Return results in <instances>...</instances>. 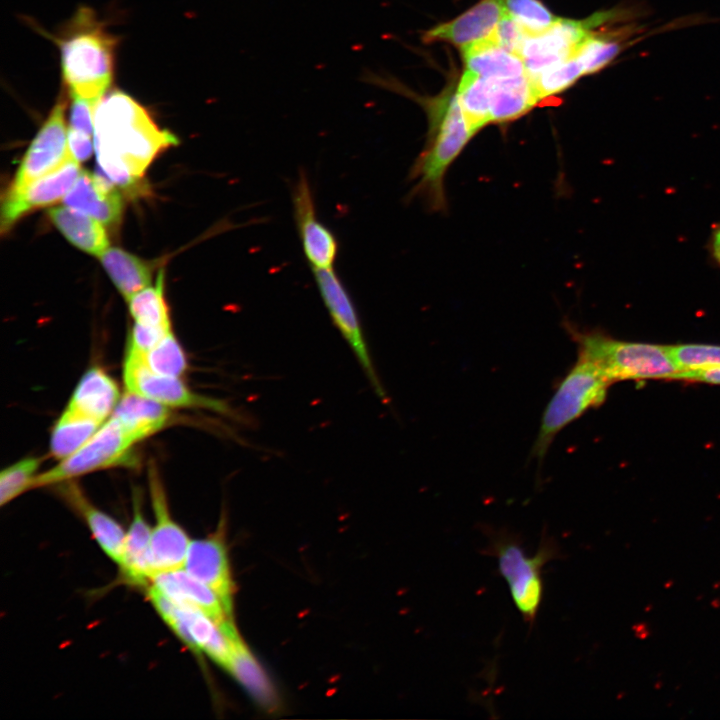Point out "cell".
<instances>
[{
	"label": "cell",
	"mask_w": 720,
	"mask_h": 720,
	"mask_svg": "<svg viewBox=\"0 0 720 720\" xmlns=\"http://www.w3.org/2000/svg\"><path fill=\"white\" fill-rule=\"evenodd\" d=\"M93 135L100 168L122 186L135 183L160 152L177 143L174 134L161 129L143 105L121 90L98 103Z\"/></svg>",
	"instance_id": "obj_1"
},
{
	"label": "cell",
	"mask_w": 720,
	"mask_h": 720,
	"mask_svg": "<svg viewBox=\"0 0 720 720\" xmlns=\"http://www.w3.org/2000/svg\"><path fill=\"white\" fill-rule=\"evenodd\" d=\"M52 40L59 49L65 90L72 100L97 107L113 82L119 38L93 9L80 7Z\"/></svg>",
	"instance_id": "obj_2"
},
{
	"label": "cell",
	"mask_w": 720,
	"mask_h": 720,
	"mask_svg": "<svg viewBox=\"0 0 720 720\" xmlns=\"http://www.w3.org/2000/svg\"><path fill=\"white\" fill-rule=\"evenodd\" d=\"M429 120L427 140L409 173L411 196L420 197L432 211L447 208L444 179L450 166L477 133L466 120L457 93L425 103Z\"/></svg>",
	"instance_id": "obj_3"
},
{
	"label": "cell",
	"mask_w": 720,
	"mask_h": 720,
	"mask_svg": "<svg viewBox=\"0 0 720 720\" xmlns=\"http://www.w3.org/2000/svg\"><path fill=\"white\" fill-rule=\"evenodd\" d=\"M565 328L578 346V355L591 361L612 383L672 377L679 372L667 346L613 339L601 332Z\"/></svg>",
	"instance_id": "obj_4"
},
{
	"label": "cell",
	"mask_w": 720,
	"mask_h": 720,
	"mask_svg": "<svg viewBox=\"0 0 720 720\" xmlns=\"http://www.w3.org/2000/svg\"><path fill=\"white\" fill-rule=\"evenodd\" d=\"M485 553L497 559L500 575L506 580L512 600L524 620L532 624L543 600V568L560 557L558 543L542 536L537 552L526 556L520 537L506 530H487Z\"/></svg>",
	"instance_id": "obj_5"
},
{
	"label": "cell",
	"mask_w": 720,
	"mask_h": 720,
	"mask_svg": "<svg viewBox=\"0 0 720 720\" xmlns=\"http://www.w3.org/2000/svg\"><path fill=\"white\" fill-rule=\"evenodd\" d=\"M611 384L591 361L578 355L543 413L531 452L539 465L557 434L590 408L600 406Z\"/></svg>",
	"instance_id": "obj_6"
},
{
	"label": "cell",
	"mask_w": 720,
	"mask_h": 720,
	"mask_svg": "<svg viewBox=\"0 0 720 720\" xmlns=\"http://www.w3.org/2000/svg\"><path fill=\"white\" fill-rule=\"evenodd\" d=\"M147 595L163 621L191 651L204 653L227 669L231 641L211 617L194 606L172 601L151 584Z\"/></svg>",
	"instance_id": "obj_7"
},
{
	"label": "cell",
	"mask_w": 720,
	"mask_h": 720,
	"mask_svg": "<svg viewBox=\"0 0 720 720\" xmlns=\"http://www.w3.org/2000/svg\"><path fill=\"white\" fill-rule=\"evenodd\" d=\"M136 442L122 425L111 417L76 452L62 459L50 470L38 474L33 488L63 483L83 474L120 464Z\"/></svg>",
	"instance_id": "obj_8"
},
{
	"label": "cell",
	"mask_w": 720,
	"mask_h": 720,
	"mask_svg": "<svg viewBox=\"0 0 720 720\" xmlns=\"http://www.w3.org/2000/svg\"><path fill=\"white\" fill-rule=\"evenodd\" d=\"M610 17L609 12H601L584 20L557 18L543 33L528 35L520 51L526 74L533 78L545 69L573 57L591 35V29Z\"/></svg>",
	"instance_id": "obj_9"
},
{
	"label": "cell",
	"mask_w": 720,
	"mask_h": 720,
	"mask_svg": "<svg viewBox=\"0 0 720 720\" xmlns=\"http://www.w3.org/2000/svg\"><path fill=\"white\" fill-rule=\"evenodd\" d=\"M293 217L304 256L311 270L334 269L339 254L335 233L318 217L309 177L299 171L291 191Z\"/></svg>",
	"instance_id": "obj_10"
},
{
	"label": "cell",
	"mask_w": 720,
	"mask_h": 720,
	"mask_svg": "<svg viewBox=\"0 0 720 720\" xmlns=\"http://www.w3.org/2000/svg\"><path fill=\"white\" fill-rule=\"evenodd\" d=\"M123 377L127 391L167 407H200L218 412L228 411L222 401L193 393L179 377L154 372L147 365L143 354L131 350L126 353Z\"/></svg>",
	"instance_id": "obj_11"
},
{
	"label": "cell",
	"mask_w": 720,
	"mask_h": 720,
	"mask_svg": "<svg viewBox=\"0 0 720 720\" xmlns=\"http://www.w3.org/2000/svg\"><path fill=\"white\" fill-rule=\"evenodd\" d=\"M312 272L321 298L333 322L350 344L378 396L383 398L385 392L375 373L367 350L361 322L347 288L334 269L314 270Z\"/></svg>",
	"instance_id": "obj_12"
},
{
	"label": "cell",
	"mask_w": 720,
	"mask_h": 720,
	"mask_svg": "<svg viewBox=\"0 0 720 720\" xmlns=\"http://www.w3.org/2000/svg\"><path fill=\"white\" fill-rule=\"evenodd\" d=\"M66 102L60 94L32 140L10 187H22L60 167L68 158Z\"/></svg>",
	"instance_id": "obj_13"
},
{
	"label": "cell",
	"mask_w": 720,
	"mask_h": 720,
	"mask_svg": "<svg viewBox=\"0 0 720 720\" xmlns=\"http://www.w3.org/2000/svg\"><path fill=\"white\" fill-rule=\"evenodd\" d=\"M80 173L79 162L70 157L52 172L22 187H10L1 204V232L11 229L29 211L64 198Z\"/></svg>",
	"instance_id": "obj_14"
},
{
	"label": "cell",
	"mask_w": 720,
	"mask_h": 720,
	"mask_svg": "<svg viewBox=\"0 0 720 720\" xmlns=\"http://www.w3.org/2000/svg\"><path fill=\"white\" fill-rule=\"evenodd\" d=\"M148 481L155 515V525L151 534L153 577L161 572L183 568L191 541L172 518L159 473L152 464L149 465Z\"/></svg>",
	"instance_id": "obj_15"
},
{
	"label": "cell",
	"mask_w": 720,
	"mask_h": 720,
	"mask_svg": "<svg viewBox=\"0 0 720 720\" xmlns=\"http://www.w3.org/2000/svg\"><path fill=\"white\" fill-rule=\"evenodd\" d=\"M183 568L209 586L232 615L234 583L223 536H212L190 542Z\"/></svg>",
	"instance_id": "obj_16"
},
{
	"label": "cell",
	"mask_w": 720,
	"mask_h": 720,
	"mask_svg": "<svg viewBox=\"0 0 720 720\" xmlns=\"http://www.w3.org/2000/svg\"><path fill=\"white\" fill-rule=\"evenodd\" d=\"M505 12L504 0H481L453 20L426 31L423 41H446L462 49L490 38Z\"/></svg>",
	"instance_id": "obj_17"
},
{
	"label": "cell",
	"mask_w": 720,
	"mask_h": 720,
	"mask_svg": "<svg viewBox=\"0 0 720 720\" xmlns=\"http://www.w3.org/2000/svg\"><path fill=\"white\" fill-rule=\"evenodd\" d=\"M150 584L177 603L194 606L211 617L226 632L235 627L219 596L184 568L155 574Z\"/></svg>",
	"instance_id": "obj_18"
},
{
	"label": "cell",
	"mask_w": 720,
	"mask_h": 720,
	"mask_svg": "<svg viewBox=\"0 0 720 720\" xmlns=\"http://www.w3.org/2000/svg\"><path fill=\"white\" fill-rule=\"evenodd\" d=\"M63 203L79 210L104 225L119 221L122 212L120 194L101 176L81 171L75 183L63 198Z\"/></svg>",
	"instance_id": "obj_19"
},
{
	"label": "cell",
	"mask_w": 720,
	"mask_h": 720,
	"mask_svg": "<svg viewBox=\"0 0 720 720\" xmlns=\"http://www.w3.org/2000/svg\"><path fill=\"white\" fill-rule=\"evenodd\" d=\"M226 634L230 638L232 647L226 670L260 706L269 711L276 710L279 707V697L271 679L240 638L237 630Z\"/></svg>",
	"instance_id": "obj_20"
},
{
	"label": "cell",
	"mask_w": 720,
	"mask_h": 720,
	"mask_svg": "<svg viewBox=\"0 0 720 720\" xmlns=\"http://www.w3.org/2000/svg\"><path fill=\"white\" fill-rule=\"evenodd\" d=\"M119 400L116 382L101 368L92 367L80 379L66 409L102 424Z\"/></svg>",
	"instance_id": "obj_21"
},
{
	"label": "cell",
	"mask_w": 720,
	"mask_h": 720,
	"mask_svg": "<svg viewBox=\"0 0 720 720\" xmlns=\"http://www.w3.org/2000/svg\"><path fill=\"white\" fill-rule=\"evenodd\" d=\"M139 495L133 496V517L126 534L120 571L123 578L135 586H148L152 578L151 534L141 509Z\"/></svg>",
	"instance_id": "obj_22"
},
{
	"label": "cell",
	"mask_w": 720,
	"mask_h": 720,
	"mask_svg": "<svg viewBox=\"0 0 720 720\" xmlns=\"http://www.w3.org/2000/svg\"><path fill=\"white\" fill-rule=\"evenodd\" d=\"M61 490L62 495L65 496L68 503L71 504L85 520L94 539L103 552L120 566L123 559L126 539V534L122 526L112 517L93 506L76 485L69 483Z\"/></svg>",
	"instance_id": "obj_23"
},
{
	"label": "cell",
	"mask_w": 720,
	"mask_h": 720,
	"mask_svg": "<svg viewBox=\"0 0 720 720\" xmlns=\"http://www.w3.org/2000/svg\"><path fill=\"white\" fill-rule=\"evenodd\" d=\"M539 101L533 82L527 74L490 80L491 124L516 120L530 111Z\"/></svg>",
	"instance_id": "obj_24"
},
{
	"label": "cell",
	"mask_w": 720,
	"mask_h": 720,
	"mask_svg": "<svg viewBox=\"0 0 720 720\" xmlns=\"http://www.w3.org/2000/svg\"><path fill=\"white\" fill-rule=\"evenodd\" d=\"M466 70L497 80L526 74L522 58L499 46L491 37L462 48Z\"/></svg>",
	"instance_id": "obj_25"
},
{
	"label": "cell",
	"mask_w": 720,
	"mask_h": 720,
	"mask_svg": "<svg viewBox=\"0 0 720 720\" xmlns=\"http://www.w3.org/2000/svg\"><path fill=\"white\" fill-rule=\"evenodd\" d=\"M168 407L127 391L119 400L111 417L138 442L161 430L168 422Z\"/></svg>",
	"instance_id": "obj_26"
},
{
	"label": "cell",
	"mask_w": 720,
	"mask_h": 720,
	"mask_svg": "<svg viewBox=\"0 0 720 720\" xmlns=\"http://www.w3.org/2000/svg\"><path fill=\"white\" fill-rule=\"evenodd\" d=\"M48 215L65 238L82 251L99 257L109 248L106 231L97 219L68 206L51 208Z\"/></svg>",
	"instance_id": "obj_27"
},
{
	"label": "cell",
	"mask_w": 720,
	"mask_h": 720,
	"mask_svg": "<svg viewBox=\"0 0 720 720\" xmlns=\"http://www.w3.org/2000/svg\"><path fill=\"white\" fill-rule=\"evenodd\" d=\"M100 261L112 282L128 300L148 287L152 280V266L131 253L116 247L106 249Z\"/></svg>",
	"instance_id": "obj_28"
},
{
	"label": "cell",
	"mask_w": 720,
	"mask_h": 720,
	"mask_svg": "<svg viewBox=\"0 0 720 720\" xmlns=\"http://www.w3.org/2000/svg\"><path fill=\"white\" fill-rule=\"evenodd\" d=\"M101 423L65 409L51 434L50 450L65 459L82 447L101 427Z\"/></svg>",
	"instance_id": "obj_29"
},
{
	"label": "cell",
	"mask_w": 720,
	"mask_h": 720,
	"mask_svg": "<svg viewBox=\"0 0 720 720\" xmlns=\"http://www.w3.org/2000/svg\"><path fill=\"white\" fill-rule=\"evenodd\" d=\"M489 92L490 80L465 69L456 93L466 120L476 132L491 124Z\"/></svg>",
	"instance_id": "obj_30"
},
{
	"label": "cell",
	"mask_w": 720,
	"mask_h": 720,
	"mask_svg": "<svg viewBox=\"0 0 720 720\" xmlns=\"http://www.w3.org/2000/svg\"><path fill=\"white\" fill-rule=\"evenodd\" d=\"M129 310L135 322L170 329L168 308L164 299V271L161 269L156 282L135 293L128 300Z\"/></svg>",
	"instance_id": "obj_31"
},
{
	"label": "cell",
	"mask_w": 720,
	"mask_h": 720,
	"mask_svg": "<svg viewBox=\"0 0 720 720\" xmlns=\"http://www.w3.org/2000/svg\"><path fill=\"white\" fill-rule=\"evenodd\" d=\"M582 75H584L583 69L573 56L545 69L537 76L529 78L541 100L567 89Z\"/></svg>",
	"instance_id": "obj_32"
},
{
	"label": "cell",
	"mask_w": 720,
	"mask_h": 720,
	"mask_svg": "<svg viewBox=\"0 0 720 720\" xmlns=\"http://www.w3.org/2000/svg\"><path fill=\"white\" fill-rule=\"evenodd\" d=\"M144 357L147 365L162 375L180 377L186 370L184 351L171 331Z\"/></svg>",
	"instance_id": "obj_33"
},
{
	"label": "cell",
	"mask_w": 720,
	"mask_h": 720,
	"mask_svg": "<svg viewBox=\"0 0 720 720\" xmlns=\"http://www.w3.org/2000/svg\"><path fill=\"white\" fill-rule=\"evenodd\" d=\"M41 460L35 457L24 458L0 473V504L6 505L27 489L33 488V483Z\"/></svg>",
	"instance_id": "obj_34"
},
{
	"label": "cell",
	"mask_w": 720,
	"mask_h": 720,
	"mask_svg": "<svg viewBox=\"0 0 720 720\" xmlns=\"http://www.w3.org/2000/svg\"><path fill=\"white\" fill-rule=\"evenodd\" d=\"M506 12L530 35L549 29L555 17L539 0H504Z\"/></svg>",
	"instance_id": "obj_35"
},
{
	"label": "cell",
	"mask_w": 720,
	"mask_h": 720,
	"mask_svg": "<svg viewBox=\"0 0 720 720\" xmlns=\"http://www.w3.org/2000/svg\"><path fill=\"white\" fill-rule=\"evenodd\" d=\"M667 349L679 372L720 367V346L680 344Z\"/></svg>",
	"instance_id": "obj_36"
},
{
	"label": "cell",
	"mask_w": 720,
	"mask_h": 720,
	"mask_svg": "<svg viewBox=\"0 0 720 720\" xmlns=\"http://www.w3.org/2000/svg\"><path fill=\"white\" fill-rule=\"evenodd\" d=\"M619 50L617 42L591 34L577 49L574 57L580 63L583 73L591 74L610 63Z\"/></svg>",
	"instance_id": "obj_37"
},
{
	"label": "cell",
	"mask_w": 720,
	"mask_h": 720,
	"mask_svg": "<svg viewBox=\"0 0 720 720\" xmlns=\"http://www.w3.org/2000/svg\"><path fill=\"white\" fill-rule=\"evenodd\" d=\"M528 34L507 13L499 21L491 38L502 48L520 56V51Z\"/></svg>",
	"instance_id": "obj_38"
},
{
	"label": "cell",
	"mask_w": 720,
	"mask_h": 720,
	"mask_svg": "<svg viewBox=\"0 0 720 720\" xmlns=\"http://www.w3.org/2000/svg\"><path fill=\"white\" fill-rule=\"evenodd\" d=\"M170 331L171 329L135 322L130 332L127 350L145 355Z\"/></svg>",
	"instance_id": "obj_39"
},
{
	"label": "cell",
	"mask_w": 720,
	"mask_h": 720,
	"mask_svg": "<svg viewBox=\"0 0 720 720\" xmlns=\"http://www.w3.org/2000/svg\"><path fill=\"white\" fill-rule=\"evenodd\" d=\"M68 151L70 157L78 162L87 160L92 153V135L69 126L67 132Z\"/></svg>",
	"instance_id": "obj_40"
},
{
	"label": "cell",
	"mask_w": 720,
	"mask_h": 720,
	"mask_svg": "<svg viewBox=\"0 0 720 720\" xmlns=\"http://www.w3.org/2000/svg\"><path fill=\"white\" fill-rule=\"evenodd\" d=\"M672 379L720 384V367L680 371Z\"/></svg>",
	"instance_id": "obj_41"
},
{
	"label": "cell",
	"mask_w": 720,
	"mask_h": 720,
	"mask_svg": "<svg viewBox=\"0 0 720 720\" xmlns=\"http://www.w3.org/2000/svg\"><path fill=\"white\" fill-rule=\"evenodd\" d=\"M710 249L713 259L720 266V225H717L712 230Z\"/></svg>",
	"instance_id": "obj_42"
}]
</instances>
